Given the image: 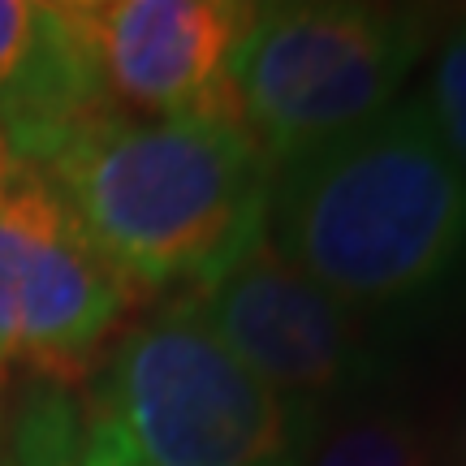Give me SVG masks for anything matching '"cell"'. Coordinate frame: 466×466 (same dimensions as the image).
<instances>
[{"label":"cell","instance_id":"obj_12","mask_svg":"<svg viewBox=\"0 0 466 466\" xmlns=\"http://www.w3.org/2000/svg\"><path fill=\"white\" fill-rule=\"evenodd\" d=\"M453 466H466V410L458 423V436H453Z\"/></svg>","mask_w":466,"mask_h":466},{"label":"cell","instance_id":"obj_9","mask_svg":"<svg viewBox=\"0 0 466 466\" xmlns=\"http://www.w3.org/2000/svg\"><path fill=\"white\" fill-rule=\"evenodd\" d=\"M419 104L432 121L436 138L453 156V165L466 173V17L453 22L450 35L441 39L432 78H428V96Z\"/></svg>","mask_w":466,"mask_h":466},{"label":"cell","instance_id":"obj_6","mask_svg":"<svg viewBox=\"0 0 466 466\" xmlns=\"http://www.w3.org/2000/svg\"><path fill=\"white\" fill-rule=\"evenodd\" d=\"M190 302L268 389L319 423L329 406L359 398L384 371L367 316L285 264L268 238Z\"/></svg>","mask_w":466,"mask_h":466},{"label":"cell","instance_id":"obj_11","mask_svg":"<svg viewBox=\"0 0 466 466\" xmlns=\"http://www.w3.org/2000/svg\"><path fill=\"white\" fill-rule=\"evenodd\" d=\"M78 466H143L134 462L130 453L121 450L116 441H108V436L96 428V423H86L83 432V453H78Z\"/></svg>","mask_w":466,"mask_h":466},{"label":"cell","instance_id":"obj_4","mask_svg":"<svg viewBox=\"0 0 466 466\" xmlns=\"http://www.w3.org/2000/svg\"><path fill=\"white\" fill-rule=\"evenodd\" d=\"M428 44V17L384 5H268L233 56L242 126L272 168L398 104Z\"/></svg>","mask_w":466,"mask_h":466},{"label":"cell","instance_id":"obj_1","mask_svg":"<svg viewBox=\"0 0 466 466\" xmlns=\"http://www.w3.org/2000/svg\"><path fill=\"white\" fill-rule=\"evenodd\" d=\"M272 250L341 307L393 316L466 277V173L419 100L277 168Z\"/></svg>","mask_w":466,"mask_h":466},{"label":"cell","instance_id":"obj_2","mask_svg":"<svg viewBox=\"0 0 466 466\" xmlns=\"http://www.w3.org/2000/svg\"><path fill=\"white\" fill-rule=\"evenodd\" d=\"M130 289L203 294L259 238L277 168L242 121L104 113L39 165Z\"/></svg>","mask_w":466,"mask_h":466},{"label":"cell","instance_id":"obj_5","mask_svg":"<svg viewBox=\"0 0 466 466\" xmlns=\"http://www.w3.org/2000/svg\"><path fill=\"white\" fill-rule=\"evenodd\" d=\"M134 289L31 165L0 168V371L66 384L121 329Z\"/></svg>","mask_w":466,"mask_h":466},{"label":"cell","instance_id":"obj_3","mask_svg":"<svg viewBox=\"0 0 466 466\" xmlns=\"http://www.w3.org/2000/svg\"><path fill=\"white\" fill-rule=\"evenodd\" d=\"M91 423L143 466H299L316 415L268 389L190 299L116 337Z\"/></svg>","mask_w":466,"mask_h":466},{"label":"cell","instance_id":"obj_10","mask_svg":"<svg viewBox=\"0 0 466 466\" xmlns=\"http://www.w3.org/2000/svg\"><path fill=\"white\" fill-rule=\"evenodd\" d=\"M52 39V5L0 0V108L14 100L22 83L44 61Z\"/></svg>","mask_w":466,"mask_h":466},{"label":"cell","instance_id":"obj_13","mask_svg":"<svg viewBox=\"0 0 466 466\" xmlns=\"http://www.w3.org/2000/svg\"><path fill=\"white\" fill-rule=\"evenodd\" d=\"M9 165V151H5V143H0V168Z\"/></svg>","mask_w":466,"mask_h":466},{"label":"cell","instance_id":"obj_7","mask_svg":"<svg viewBox=\"0 0 466 466\" xmlns=\"http://www.w3.org/2000/svg\"><path fill=\"white\" fill-rule=\"evenodd\" d=\"M259 5L238 0H83L61 5L104 104L126 116L242 121L233 56Z\"/></svg>","mask_w":466,"mask_h":466},{"label":"cell","instance_id":"obj_8","mask_svg":"<svg viewBox=\"0 0 466 466\" xmlns=\"http://www.w3.org/2000/svg\"><path fill=\"white\" fill-rule=\"evenodd\" d=\"M299 466H432V453L398 410H354L319 423Z\"/></svg>","mask_w":466,"mask_h":466}]
</instances>
